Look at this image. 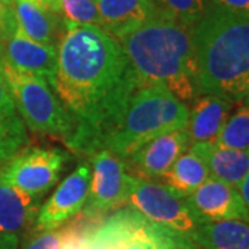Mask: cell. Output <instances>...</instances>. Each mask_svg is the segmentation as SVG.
Here are the masks:
<instances>
[{"label": "cell", "mask_w": 249, "mask_h": 249, "mask_svg": "<svg viewBox=\"0 0 249 249\" xmlns=\"http://www.w3.org/2000/svg\"><path fill=\"white\" fill-rule=\"evenodd\" d=\"M127 204L148 220L173 231L184 234L193 240L199 224L204 222L196 216L184 198L173 194L163 184L139 178Z\"/></svg>", "instance_id": "52a82bcc"}, {"label": "cell", "mask_w": 249, "mask_h": 249, "mask_svg": "<svg viewBox=\"0 0 249 249\" xmlns=\"http://www.w3.org/2000/svg\"><path fill=\"white\" fill-rule=\"evenodd\" d=\"M216 144L238 151H249V107L242 106L230 115Z\"/></svg>", "instance_id": "603a6c76"}, {"label": "cell", "mask_w": 249, "mask_h": 249, "mask_svg": "<svg viewBox=\"0 0 249 249\" xmlns=\"http://www.w3.org/2000/svg\"><path fill=\"white\" fill-rule=\"evenodd\" d=\"M29 142L7 83L0 73V168L24 150Z\"/></svg>", "instance_id": "d6986e66"}, {"label": "cell", "mask_w": 249, "mask_h": 249, "mask_svg": "<svg viewBox=\"0 0 249 249\" xmlns=\"http://www.w3.org/2000/svg\"><path fill=\"white\" fill-rule=\"evenodd\" d=\"M240 104L249 107V82L247 83V86H245V89H244V93H242V96H241Z\"/></svg>", "instance_id": "1f68e13d"}, {"label": "cell", "mask_w": 249, "mask_h": 249, "mask_svg": "<svg viewBox=\"0 0 249 249\" xmlns=\"http://www.w3.org/2000/svg\"><path fill=\"white\" fill-rule=\"evenodd\" d=\"M198 96L240 103L249 82V14L211 3L193 28Z\"/></svg>", "instance_id": "7a4b0ae2"}, {"label": "cell", "mask_w": 249, "mask_h": 249, "mask_svg": "<svg viewBox=\"0 0 249 249\" xmlns=\"http://www.w3.org/2000/svg\"><path fill=\"white\" fill-rule=\"evenodd\" d=\"M90 178L91 169L88 165L73 170L39 209L36 227L42 231H53L83 211L89 196Z\"/></svg>", "instance_id": "30bf717a"}, {"label": "cell", "mask_w": 249, "mask_h": 249, "mask_svg": "<svg viewBox=\"0 0 249 249\" xmlns=\"http://www.w3.org/2000/svg\"><path fill=\"white\" fill-rule=\"evenodd\" d=\"M17 31V21L13 9H9L0 3V45L7 40Z\"/></svg>", "instance_id": "484cf974"}, {"label": "cell", "mask_w": 249, "mask_h": 249, "mask_svg": "<svg viewBox=\"0 0 249 249\" xmlns=\"http://www.w3.org/2000/svg\"><path fill=\"white\" fill-rule=\"evenodd\" d=\"M0 3H1L3 6L9 7V9H13V7H14V3H16V0H0Z\"/></svg>", "instance_id": "d6a6232c"}, {"label": "cell", "mask_w": 249, "mask_h": 249, "mask_svg": "<svg viewBox=\"0 0 249 249\" xmlns=\"http://www.w3.org/2000/svg\"><path fill=\"white\" fill-rule=\"evenodd\" d=\"M238 193H240L241 198L245 204L247 212H248V223H249V173L247 175V178L242 180V183L238 187Z\"/></svg>", "instance_id": "f546056e"}, {"label": "cell", "mask_w": 249, "mask_h": 249, "mask_svg": "<svg viewBox=\"0 0 249 249\" xmlns=\"http://www.w3.org/2000/svg\"><path fill=\"white\" fill-rule=\"evenodd\" d=\"M232 101L227 98L204 94L194 100L190 111L187 132L190 145L201 142H216L223 126L231 115Z\"/></svg>", "instance_id": "5bb4252c"}, {"label": "cell", "mask_w": 249, "mask_h": 249, "mask_svg": "<svg viewBox=\"0 0 249 249\" xmlns=\"http://www.w3.org/2000/svg\"><path fill=\"white\" fill-rule=\"evenodd\" d=\"M160 16L175 19L188 28H194L209 9V0H154Z\"/></svg>", "instance_id": "7402d4cb"}, {"label": "cell", "mask_w": 249, "mask_h": 249, "mask_svg": "<svg viewBox=\"0 0 249 249\" xmlns=\"http://www.w3.org/2000/svg\"><path fill=\"white\" fill-rule=\"evenodd\" d=\"M190 109L162 86L144 85L130 98L124 116L109 133L101 150L129 160L158 136L187 129Z\"/></svg>", "instance_id": "277c9868"}, {"label": "cell", "mask_w": 249, "mask_h": 249, "mask_svg": "<svg viewBox=\"0 0 249 249\" xmlns=\"http://www.w3.org/2000/svg\"><path fill=\"white\" fill-rule=\"evenodd\" d=\"M190 148V137L187 129L173 130L158 136L139 151L130 157L129 160L144 178H160L178 157Z\"/></svg>", "instance_id": "4fadbf2b"}, {"label": "cell", "mask_w": 249, "mask_h": 249, "mask_svg": "<svg viewBox=\"0 0 249 249\" xmlns=\"http://www.w3.org/2000/svg\"><path fill=\"white\" fill-rule=\"evenodd\" d=\"M68 160L55 148H31L18 152L0 168V178L35 199H40L60 180Z\"/></svg>", "instance_id": "9c48e42d"}, {"label": "cell", "mask_w": 249, "mask_h": 249, "mask_svg": "<svg viewBox=\"0 0 249 249\" xmlns=\"http://www.w3.org/2000/svg\"><path fill=\"white\" fill-rule=\"evenodd\" d=\"M205 162L211 178L238 188L249 173V151L224 148L216 142H201L190 145Z\"/></svg>", "instance_id": "e0dca14e"}, {"label": "cell", "mask_w": 249, "mask_h": 249, "mask_svg": "<svg viewBox=\"0 0 249 249\" xmlns=\"http://www.w3.org/2000/svg\"><path fill=\"white\" fill-rule=\"evenodd\" d=\"M209 178V170L202 158L188 148L178 157L160 180L173 194L180 198H187Z\"/></svg>", "instance_id": "44dd1931"}, {"label": "cell", "mask_w": 249, "mask_h": 249, "mask_svg": "<svg viewBox=\"0 0 249 249\" xmlns=\"http://www.w3.org/2000/svg\"><path fill=\"white\" fill-rule=\"evenodd\" d=\"M213 6L222 9L249 14V0H209Z\"/></svg>", "instance_id": "83f0119b"}, {"label": "cell", "mask_w": 249, "mask_h": 249, "mask_svg": "<svg viewBox=\"0 0 249 249\" xmlns=\"http://www.w3.org/2000/svg\"><path fill=\"white\" fill-rule=\"evenodd\" d=\"M139 178L126 172L124 160L107 150L93 157V176L90 178L88 201L83 208L86 216L100 217L129 202Z\"/></svg>", "instance_id": "ba28073f"}, {"label": "cell", "mask_w": 249, "mask_h": 249, "mask_svg": "<svg viewBox=\"0 0 249 249\" xmlns=\"http://www.w3.org/2000/svg\"><path fill=\"white\" fill-rule=\"evenodd\" d=\"M118 40L142 85L162 86L183 103L198 97L193 28L160 14Z\"/></svg>", "instance_id": "3957f363"}, {"label": "cell", "mask_w": 249, "mask_h": 249, "mask_svg": "<svg viewBox=\"0 0 249 249\" xmlns=\"http://www.w3.org/2000/svg\"><path fill=\"white\" fill-rule=\"evenodd\" d=\"M101 227L114 249H201L190 237L151 222L133 209L108 217Z\"/></svg>", "instance_id": "8992f818"}, {"label": "cell", "mask_w": 249, "mask_h": 249, "mask_svg": "<svg viewBox=\"0 0 249 249\" xmlns=\"http://www.w3.org/2000/svg\"><path fill=\"white\" fill-rule=\"evenodd\" d=\"M101 28L119 39L160 16L154 0H97Z\"/></svg>", "instance_id": "9a60e30c"}, {"label": "cell", "mask_w": 249, "mask_h": 249, "mask_svg": "<svg viewBox=\"0 0 249 249\" xmlns=\"http://www.w3.org/2000/svg\"><path fill=\"white\" fill-rule=\"evenodd\" d=\"M57 54L49 85L72 119L65 142L73 151L96 154L144 85L119 40L98 25L65 21Z\"/></svg>", "instance_id": "6da1fadb"}, {"label": "cell", "mask_w": 249, "mask_h": 249, "mask_svg": "<svg viewBox=\"0 0 249 249\" xmlns=\"http://www.w3.org/2000/svg\"><path fill=\"white\" fill-rule=\"evenodd\" d=\"M85 249H114L112 242L107 235V232L101 227V224H98L97 227L90 232Z\"/></svg>", "instance_id": "4316f807"}, {"label": "cell", "mask_w": 249, "mask_h": 249, "mask_svg": "<svg viewBox=\"0 0 249 249\" xmlns=\"http://www.w3.org/2000/svg\"><path fill=\"white\" fill-rule=\"evenodd\" d=\"M39 199L0 178V232L17 235L36 222Z\"/></svg>", "instance_id": "ac0fdd59"}, {"label": "cell", "mask_w": 249, "mask_h": 249, "mask_svg": "<svg viewBox=\"0 0 249 249\" xmlns=\"http://www.w3.org/2000/svg\"><path fill=\"white\" fill-rule=\"evenodd\" d=\"M45 4L47 9H50L57 14H62V1L61 0H39Z\"/></svg>", "instance_id": "4dcf8cb0"}, {"label": "cell", "mask_w": 249, "mask_h": 249, "mask_svg": "<svg viewBox=\"0 0 249 249\" xmlns=\"http://www.w3.org/2000/svg\"><path fill=\"white\" fill-rule=\"evenodd\" d=\"M14 17L17 21V29L29 39L57 47L65 32V24L57 13L47 9L39 0H16Z\"/></svg>", "instance_id": "2e32d148"}, {"label": "cell", "mask_w": 249, "mask_h": 249, "mask_svg": "<svg viewBox=\"0 0 249 249\" xmlns=\"http://www.w3.org/2000/svg\"><path fill=\"white\" fill-rule=\"evenodd\" d=\"M62 14L67 22L78 25H98L101 17L98 13L97 0H61Z\"/></svg>", "instance_id": "cb8c5ba5"}, {"label": "cell", "mask_w": 249, "mask_h": 249, "mask_svg": "<svg viewBox=\"0 0 249 249\" xmlns=\"http://www.w3.org/2000/svg\"><path fill=\"white\" fill-rule=\"evenodd\" d=\"M193 241L201 249H249V223L202 222Z\"/></svg>", "instance_id": "ffe728a7"}, {"label": "cell", "mask_w": 249, "mask_h": 249, "mask_svg": "<svg viewBox=\"0 0 249 249\" xmlns=\"http://www.w3.org/2000/svg\"><path fill=\"white\" fill-rule=\"evenodd\" d=\"M65 237L64 229H57L53 231H43L32 240L25 249H61Z\"/></svg>", "instance_id": "d4e9b609"}, {"label": "cell", "mask_w": 249, "mask_h": 249, "mask_svg": "<svg viewBox=\"0 0 249 249\" xmlns=\"http://www.w3.org/2000/svg\"><path fill=\"white\" fill-rule=\"evenodd\" d=\"M18 237L13 234L0 232V249H17Z\"/></svg>", "instance_id": "f1b7e54d"}, {"label": "cell", "mask_w": 249, "mask_h": 249, "mask_svg": "<svg viewBox=\"0 0 249 249\" xmlns=\"http://www.w3.org/2000/svg\"><path fill=\"white\" fill-rule=\"evenodd\" d=\"M184 201L204 222L241 220L248 223V212L238 188L217 178H208Z\"/></svg>", "instance_id": "8fae6325"}, {"label": "cell", "mask_w": 249, "mask_h": 249, "mask_svg": "<svg viewBox=\"0 0 249 249\" xmlns=\"http://www.w3.org/2000/svg\"><path fill=\"white\" fill-rule=\"evenodd\" d=\"M0 73L4 78L18 114L29 130L35 133L70 139L73 124L70 114L54 94L47 80L19 71L0 60Z\"/></svg>", "instance_id": "5b68a950"}, {"label": "cell", "mask_w": 249, "mask_h": 249, "mask_svg": "<svg viewBox=\"0 0 249 249\" xmlns=\"http://www.w3.org/2000/svg\"><path fill=\"white\" fill-rule=\"evenodd\" d=\"M57 57L55 46L35 42L18 29L0 45V60L49 82L57 70Z\"/></svg>", "instance_id": "7c38bea8"}]
</instances>
